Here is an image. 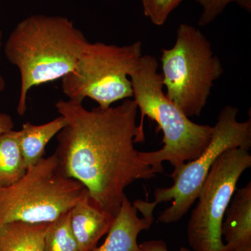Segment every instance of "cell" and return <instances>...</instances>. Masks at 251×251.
Masks as SVG:
<instances>
[{"label":"cell","instance_id":"obj_1","mask_svg":"<svg viewBox=\"0 0 251 251\" xmlns=\"http://www.w3.org/2000/svg\"><path fill=\"white\" fill-rule=\"evenodd\" d=\"M55 108L67 122L57 134L54 153L61 168L116 216L126 188L137 180L156 176L134 147L145 141L137 125L136 103L128 99L117 106L87 110L82 102L69 99L59 100Z\"/></svg>","mask_w":251,"mask_h":251},{"label":"cell","instance_id":"obj_2","mask_svg":"<svg viewBox=\"0 0 251 251\" xmlns=\"http://www.w3.org/2000/svg\"><path fill=\"white\" fill-rule=\"evenodd\" d=\"M87 42L83 32L63 16L32 15L18 23L4 45L6 59L21 75L18 115L27 111L32 87L62 79L74 70Z\"/></svg>","mask_w":251,"mask_h":251},{"label":"cell","instance_id":"obj_3","mask_svg":"<svg viewBox=\"0 0 251 251\" xmlns=\"http://www.w3.org/2000/svg\"><path fill=\"white\" fill-rule=\"evenodd\" d=\"M158 62L151 55H143L139 64L130 74L133 100L140 112L138 129L145 137L144 120L148 117L156 122L157 132L163 133V147L153 151H140L142 158L155 173L164 171L163 162L177 168L198 158L210 143L214 128L198 125L190 120L163 92Z\"/></svg>","mask_w":251,"mask_h":251},{"label":"cell","instance_id":"obj_4","mask_svg":"<svg viewBox=\"0 0 251 251\" xmlns=\"http://www.w3.org/2000/svg\"><path fill=\"white\" fill-rule=\"evenodd\" d=\"M238 113L239 110L235 107H225L213 126L211 141L205 150L196 159L175 168L171 175L174 181L173 186L156 188L153 202L136 200L133 202L143 217H153L157 204L173 201L172 205L161 213L158 221L164 224L178 222L196 202L216 160L229 149L250 150L251 119L246 122L238 121Z\"/></svg>","mask_w":251,"mask_h":251},{"label":"cell","instance_id":"obj_5","mask_svg":"<svg viewBox=\"0 0 251 251\" xmlns=\"http://www.w3.org/2000/svg\"><path fill=\"white\" fill-rule=\"evenodd\" d=\"M161 62L167 97L188 117L200 116L224 72L207 38L194 26L180 24L175 45L161 50Z\"/></svg>","mask_w":251,"mask_h":251},{"label":"cell","instance_id":"obj_6","mask_svg":"<svg viewBox=\"0 0 251 251\" xmlns=\"http://www.w3.org/2000/svg\"><path fill=\"white\" fill-rule=\"evenodd\" d=\"M88 192L66 176L54 153L41 158L16 183L0 187V227L14 221L51 223Z\"/></svg>","mask_w":251,"mask_h":251},{"label":"cell","instance_id":"obj_7","mask_svg":"<svg viewBox=\"0 0 251 251\" xmlns=\"http://www.w3.org/2000/svg\"><path fill=\"white\" fill-rule=\"evenodd\" d=\"M143 55L140 41L124 46L88 41L74 70L62 79L63 93L69 100L92 99L103 108L132 98L129 76Z\"/></svg>","mask_w":251,"mask_h":251},{"label":"cell","instance_id":"obj_8","mask_svg":"<svg viewBox=\"0 0 251 251\" xmlns=\"http://www.w3.org/2000/svg\"><path fill=\"white\" fill-rule=\"evenodd\" d=\"M251 167V153L244 148L226 150L214 162L188 221V242L193 251H231L223 239V221L239 178Z\"/></svg>","mask_w":251,"mask_h":251},{"label":"cell","instance_id":"obj_9","mask_svg":"<svg viewBox=\"0 0 251 251\" xmlns=\"http://www.w3.org/2000/svg\"><path fill=\"white\" fill-rule=\"evenodd\" d=\"M71 225L80 251H94L108 234L115 216L87 192L70 210Z\"/></svg>","mask_w":251,"mask_h":251},{"label":"cell","instance_id":"obj_10","mask_svg":"<svg viewBox=\"0 0 251 251\" xmlns=\"http://www.w3.org/2000/svg\"><path fill=\"white\" fill-rule=\"evenodd\" d=\"M153 222V218H140L136 208L125 196L105 242L94 251H142L138 236L150 229Z\"/></svg>","mask_w":251,"mask_h":251},{"label":"cell","instance_id":"obj_11","mask_svg":"<svg viewBox=\"0 0 251 251\" xmlns=\"http://www.w3.org/2000/svg\"><path fill=\"white\" fill-rule=\"evenodd\" d=\"M222 236L231 251L251 245V182L234 193L222 224Z\"/></svg>","mask_w":251,"mask_h":251},{"label":"cell","instance_id":"obj_12","mask_svg":"<svg viewBox=\"0 0 251 251\" xmlns=\"http://www.w3.org/2000/svg\"><path fill=\"white\" fill-rule=\"evenodd\" d=\"M50 223L14 221L0 227V251H45Z\"/></svg>","mask_w":251,"mask_h":251},{"label":"cell","instance_id":"obj_13","mask_svg":"<svg viewBox=\"0 0 251 251\" xmlns=\"http://www.w3.org/2000/svg\"><path fill=\"white\" fill-rule=\"evenodd\" d=\"M66 125L65 119L60 115L44 125H34L30 122L23 124L19 130V142L27 168L44 158L46 145Z\"/></svg>","mask_w":251,"mask_h":251},{"label":"cell","instance_id":"obj_14","mask_svg":"<svg viewBox=\"0 0 251 251\" xmlns=\"http://www.w3.org/2000/svg\"><path fill=\"white\" fill-rule=\"evenodd\" d=\"M19 135V130H14L0 135V187L14 184L27 172Z\"/></svg>","mask_w":251,"mask_h":251},{"label":"cell","instance_id":"obj_15","mask_svg":"<svg viewBox=\"0 0 251 251\" xmlns=\"http://www.w3.org/2000/svg\"><path fill=\"white\" fill-rule=\"evenodd\" d=\"M44 248L45 251H80L71 225L70 210L50 223Z\"/></svg>","mask_w":251,"mask_h":251},{"label":"cell","instance_id":"obj_16","mask_svg":"<svg viewBox=\"0 0 251 251\" xmlns=\"http://www.w3.org/2000/svg\"><path fill=\"white\" fill-rule=\"evenodd\" d=\"M182 1L183 0H141L144 15L156 26L164 25L171 13Z\"/></svg>","mask_w":251,"mask_h":251},{"label":"cell","instance_id":"obj_17","mask_svg":"<svg viewBox=\"0 0 251 251\" xmlns=\"http://www.w3.org/2000/svg\"><path fill=\"white\" fill-rule=\"evenodd\" d=\"M202 7V14L198 21L200 26L210 24L230 3L237 2L243 7L251 9V0H195Z\"/></svg>","mask_w":251,"mask_h":251},{"label":"cell","instance_id":"obj_18","mask_svg":"<svg viewBox=\"0 0 251 251\" xmlns=\"http://www.w3.org/2000/svg\"><path fill=\"white\" fill-rule=\"evenodd\" d=\"M142 251H170L168 249L166 243L161 239L146 241L139 244ZM179 251H191L185 247H181Z\"/></svg>","mask_w":251,"mask_h":251},{"label":"cell","instance_id":"obj_19","mask_svg":"<svg viewBox=\"0 0 251 251\" xmlns=\"http://www.w3.org/2000/svg\"><path fill=\"white\" fill-rule=\"evenodd\" d=\"M14 122L9 114L0 112V135L14 130Z\"/></svg>","mask_w":251,"mask_h":251},{"label":"cell","instance_id":"obj_20","mask_svg":"<svg viewBox=\"0 0 251 251\" xmlns=\"http://www.w3.org/2000/svg\"><path fill=\"white\" fill-rule=\"evenodd\" d=\"M3 33L2 31L0 29V54H1V49L3 47ZM6 88V81H5L4 77L1 75L0 73V92H3Z\"/></svg>","mask_w":251,"mask_h":251},{"label":"cell","instance_id":"obj_21","mask_svg":"<svg viewBox=\"0 0 251 251\" xmlns=\"http://www.w3.org/2000/svg\"><path fill=\"white\" fill-rule=\"evenodd\" d=\"M234 251H251V245L247 246V247L240 248Z\"/></svg>","mask_w":251,"mask_h":251}]
</instances>
